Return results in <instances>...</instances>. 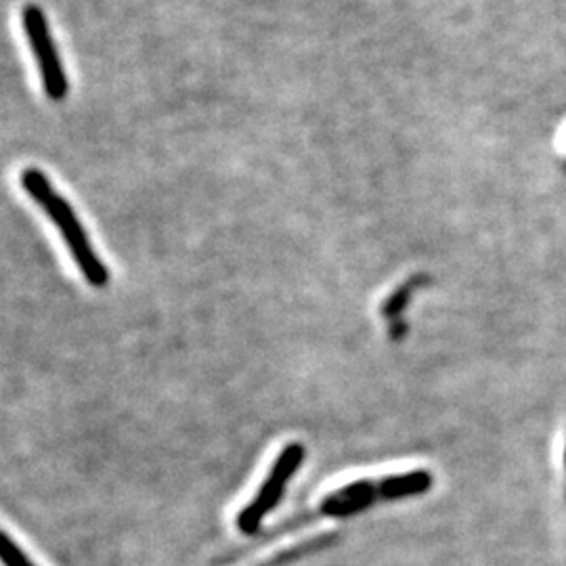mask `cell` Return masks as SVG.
I'll use <instances>...</instances> for the list:
<instances>
[{"instance_id":"4","label":"cell","mask_w":566,"mask_h":566,"mask_svg":"<svg viewBox=\"0 0 566 566\" xmlns=\"http://www.w3.org/2000/svg\"><path fill=\"white\" fill-rule=\"evenodd\" d=\"M0 563L4 566H36L4 531H0Z\"/></svg>"},{"instance_id":"1","label":"cell","mask_w":566,"mask_h":566,"mask_svg":"<svg viewBox=\"0 0 566 566\" xmlns=\"http://www.w3.org/2000/svg\"><path fill=\"white\" fill-rule=\"evenodd\" d=\"M21 187L25 193L41 206L49 214V219L57 227L63 235V242L67 245L74 263L78 264L84 280L93 287H103L109 283V271L99 261L97 252L88 242V235L84 233L81 221L72 206L61 198L60 193L51 187L49 179L42 175L39 168H25L21 172Z\"/></svg>"},{"instance_id":"2","label":"cell","mask_w":566,"mask_h":566,"mask_svg":"<svg viewBox=\"0 0 566 566\" xmlns=\"http://www.w3.org/2000/svg\"><path fill=\"white\" fill-rule=\"evenodd\" d=\"M304 460L303 446L292 443L285 447L275 465L271 468L266 481H264L256 497L243 507L242 514L238 516V528L243 535H254L259 531V526L264 521V516L280 504L282 500L283 489L292 481V476L296 474V470L301 468Z\"/></svg>"},{"instance_id":"3","label":"cell","mask_w":566,"mask_h":566,"mask_svg":"<svg viewBox=\"0 0 566 566\" xmlns=\"http://www.w3.org/2000/svg\"><path fill=\"white\" fill-rule=\"evenodd\" d=\"M23 28H25L28 41L32 46V53L36 57L39 67H41L44 91L51 99L60 102L67 93V78L63 74V65H61L60 55H57V46L51 39L46 18L36 4H28L23 9Z\"/></svg>"}]
</instances>
